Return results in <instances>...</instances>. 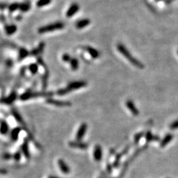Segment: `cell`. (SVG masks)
<instances>
[{"mask_svg":"<svg viewBox=\"0 0 178 178\" xmlns=\"http://www.w3.org/2000/svg\"><path fill=\"white\" fill-rule=\"evenodd\" d=\"M117 48H118L119 53L122 54L127 60H129V62L131 63V64H133V66L137 67L139 69L144 68V66H143L142 63L139 62L138 60H137L135 58L133 57L131 54L130 53L129 51L125 48L124 45L122 44H119L117 46Z\"/></svg>","mask_w":178,"mask_h":178,"instance_id":"1","label":"cell"},{"mask_svg":"<svg viewBox=\"0 0 178 178\" xmlns=\"http://www.w3.org/2000/svg\"><path fill=\"white\" fill-rule=\"evenodd\" d=\"M65 25L62 22H56L54 23H52L50 25H48L44 26V27H40L38 29V32L40 34L46 33V32H50L56 31V30H62L64 28Z\"/></svg>","mask_w":178,"mask_h":178,"instance_id":"2","label":"cell"},{"mask_svg":"<svg viewBox=\"0 0 178 178\" xmlns=\"http://www.w3.org/2000/svg\"><path fill=\"white\" fill-rule=\"evenodd\" d=\"M53 95V93L50 92H25L21 95L20 99L21 100H27L32 98H35L39 96L50 97Z\"/></svg>","mask_w":178,"mask_h":178,"instance_id":"3","label":"cell"},{"mask_svg":"<svg viewBox=\"0 0 178 178\" xmlns=\"http://www.w3.org/2000/svg\"><path fill=\"white\" fill-rule=\"evenodd\" d=\"M86 85H87V83H86V82L85 81H75L69 84L68 86H67L66 89L69 93L71 91L83 88Z\"/></svg>","mask_w":178,"mask_h":178,"instance_id":"4","label":"cell"},{"mask_svg":"<svg viewBox=\"0 0 178 178\" xmlns=\"http://www.w3.org/2000/svg\"><path fill=\"white\" fill-rule=\"evenodd\" d=\"M87 124L85 123H82L81 126L79 127V129H78L77 135H76V139L77 141H81L82 139L84 137V135H85L86 131H87Z\"/></svg>","mask_w":178,"mask_h":178,"instance_id":"5","label":"cell"},{"mask_svg":"<svg viewBox=\"0 0 178 178\" xmlns=\"http://www.w3.org/2000/svg\"><path fill=\"white\" fill-rule=\"evenodd\" d=\"M46 102L49 104H52V105H54L56 106H60V107H64V106H70L71 104L69 102H65V101H61L58 100H54L52 98L47 99Z\"/></svg>","mask_w":178,"mask_h":178,"instance_id":"6","label":"cell"},{"mask_svg":"<svg viewBox=\"0 0 178 178\" xmlns=\"http://www.w3.org/2000/svg\"><path fill=\"white\" fill-rule=\"evenodd\" d=\"M125 104H126L127 108L129 109V111L131 112V114H133V116H137L139 114V111L137 108L136 106L135 105V104L133 101L127 100Z\"/></svg>","mask_w":178,"mask_h":178,"instance_id":"7","label":"cell"},{"mask_svg":"<svg viewBox=\"0 0 178 178\" xmlns=\"http://www.w3.org/2000/svg\"><path fill=\"white\" fill-rule=\"evenodd\" d=\"M94 158L96 161H100L102 158V149L99 145H97L95 146L94 149Z\"/></svg>","mask_w":178,"mask_h":178,"instance_id":"8","label":"cell"},{"mask_svg":"<svg viewBox=\"0 0 178 178\" xmlns=\"http://www.w3.org/2000/svg\"><path fill=\"white\" fill-rule=\"evenodd\" d=\"M79 10V6L77 3H73L70 7H69V9L67 10L66 16L67 17H71L73 15L77 13L78 11Z\"/></svg>","mask_w":178,"mask_h":178,"instance_id":"9","label":"cell"},{"mask_svg":"<svg viewBox=\"0 0 178 178\" xmlns=\"http://www.w3.org/2000/svg\"><path fill=\"white\" fill-rule=\"evenodd\" d=\"M58 165H59L61 171L64 173H65V174H67V173L70 172V168H69L67 164L63 160H58Z\"/></svg>","mask_w":178,"mask_h":178,"instance_id":"10","label":"cell"},{"mask_svg":"<svg viewBox=\"0 0 178 178\" xmlns=\"http://www.w3.org/2000/svg\"><path fill=\"white\" fill-rule=\"evenodd\" d=\"M69 146L73 148L81 149H87L88 145L86 143H82L81 141H77V142H71L69 143Z\"/></svg>","mask_w":178,"mask_h":178,"instance_id":"11","label":"cell"},{"mask_svg":"<svg viewBox=\"0 0 178 178\" xmlns=\"http://www.w3.org/2000/svg\"><path fill=\"white\" fill-rule=\"evenodd\" d=\"M44 47H45V44H44V42H40V44H39L37 48H36L35 49L32 50L31 51V52H30V54L31 56H38L40 54L42 53V51L44 50Z\"/></svg>","mask_w":178,"mask_h":178,"instance_id":"12","label":"cell"},{"mask_svg":"<svg viewBox=\"0 0 178 178\" xmlns=\"http://www.w3.org/2000/svg\"><path fill=\"white\" fill-rule=\"evenodd\" d=\"M90 23V21L88 19H83L79 21H77L76 23V27L78 29H82L83 28L87 27Z\"/></svg>","mask_w":178,"mask_h":178,"instance_id":"13","label":"cell"},{"mask_svg":"<svg viewBox=\"0 0 178 178\" xmlns=\"http://www.w3.org/2000/svg\"><path fill=\"white\" fill-rule=\"evenodd\" d=\"M86 51H87L88 53L90 54V56L92 57L93 59H97V58H99L100 56V53L99 52L96 50L94 48L87 46L86 47Z\"/></svg>","mask_w":178,"mask_h":178,"instance_id":"14","label":"cell"},{"mask_svg":"<svg viewBox=\"0 0 178 178\" xmlns=\"http://www.w3.org/2000/svg\"><path fill=\"white\" fill-rule=\"evenodd\" d=\"M17 27L15 25H7L5 26V31L7 35H12L17 32Z\"/></svg>","mask_w":178,"mask_h":178,"instance_id":"15","label":"cell"},{"mask_svg":"<svg viewBox=\"0 0 178 178\" xmlns=\"http://www.w3.org/2000/svg\"><path fill=\"white\" fill-rule=\"evenodd\" d=\"M173 136L172 134H170V133L167 134L164 137V138L162 140L161 143H160V147H166L169 143L171 142V140L173 139Z\"/></svg>","mask_w":178,"mask_h":178,"instance_id":"16","label":"cell"},{"mask_svg":"<svg viewBox=\"0 0 178 178\" xmlns=\"http://www.w3.org/2000/svg\"><path fill=\"white\" fill-rule=\"evenodd\" d=\"M17 98V94L15 92H13L7 98H5L2 99L1 102H3L4 104H10L16 100Z\"/></svg>","mask_w":178,"mask_h":178,"instance_id":"17","label":"cell"},{"mask_svg":"<svg viewBox=\"0 0 178 178\" xmlns=\"http://www.w3.org/2000/svg\"><path fill=\"white\" fill-rule=\"evenodd\" d=\"M21 149H22L23 153V155H25V157L27 158H30V155L29 150V144H28L27 141H25V142L23 143L22 147H21Z\"/></svg>","mask_w":178,"mask_h":178,"instance_id":"18","label":"cell"},{"mask_svg":"<svg viewBox=\"0 0 178 178\" xmlns=\"http://www.w3.org/2000/svg\"><path fill=\"white\" fill-rule=\"evenodd\" d=\"M30 7H31L30 2L29 1H26L20 4V8H19V10H20L21 12H27L28 11L30 10Z\"/></svg>","mask_w":178,"mask_h":178,"instance_id":"19","label":"cell"},{"mask_svg":"<svg viewBox=\"0 0 178 178\" xmlns=\"http://www.w3.org/2000/svg\"><path fill=\"white\" fill-rule=\"evenodd\" d=\"M21 131V129L20 127H16L12 130L11 133V137L13 140L17 141L18 139L19 133H20Z\"/></svg>","mask_w":178,"mask_h":178,"instance_id":"20","label":"cell"},{"mask_svg":"<svg viewBox=\"0 0 178 178\" xmlns=\"http://www.w3.org/2000/svg\"><path fill=\"white\" fill-rule=\"evenodd\" d=\"M9 131V127L7 122H5V121H2L0 124V133L2 135H5Z\"/></svg>","mask_w":178,"mask_h":178,"instance_id":"21","label":"cell"},{"mask_svg":"<svg viewBox=\"0 0 178 178\" xmlns=\"http://www.w3.org/2000/svg\"><path fill=\"white\" fill-rule=\"evenodd\" d=\"M69 63L71 64V69L73 71L77 70L78 68H79V61H78L77 58H72Z\"/></svg>","mask_w":178,"mask_h":178,"instance_id":"22","label":"cell"},{"mask_svg":"<svg viewBox=\"0 0 178 178\" xmlns=\"http://www.w3.org/2000/svg\"><path fill=\"white\" fill-rule=\"evenodd\" d=\"M19 8H20V4L19 3H17V2L11 4L10 5L8 6V9L9 13L14 12L16 10L19 9Z\"/></svg>","mask_w":178,"mask_h":178,"instance_id":"23","label":"cell"},{"mask_svg":"<svg viewBox=\"0 0 178 178\" xmlns=\"http://www.w3.org/2000/svg\"><path fill=\"white\" fill-rule=\"evenodd\" d=\"M52 2V0H38L36 2V6L38 7H42L46 5H49Z\"/></svg>","mask_w":178,"mask_h":178,"instance_id":"24","label":"cell"},{"mask_svg":"<svg viewBox=\"0 0 178 178\" xmlns=\"http://www.w3.org/2000/svg\"><path fill=\"white\" fill-rule=\"evenodd\" d=\"M29 52L25 48H21L19 50V60H23L29 56Z\"/></svg>","mask_w":178,"mask_h":178,"instance_id":"25","label":"cell"},{"mask_svg":"<svg viewBox=\"0 0 178 178\" xmlns=\"http://www.w3.org/2000/svg\"><path fill=\"white\" fill-rule=\"evenodd\" d=\"M29 70L30 72H31L32 74H36V73L38 72V66L37 64H30L29 66Z\"/></svg>","mask_w":178,"mask_h":178,"instance_id":"26","label":"cell"},{"mask_svg":"<svg viewBox=\"0 0 178 178\" xmlns=\"http://www.w3.org/2000/svg\"><path fill=\"white\" fill-rule=\"evenodd\" d=\"M12 114H13V115L14 118H15V119H16L17 121H19V123H23V119H22V118H21V115L19 114V113L16 111V110H13Z\"/></svg>","mask_w":178,"mask_h":178,"instance_id":"27","label":"cell"},{"mask_svg":"<svg viewBox=\"0 0 178 178\" xmlns=\"http://www.w3.org/2000/svg\"><path fill=\"white\" fill-rule=\"evenodd\" d=\"M123 153L122 154H119V155H117L116 159H115V161L114 162V166L115 167V168H117V167L119 166V162H120V160H121V156H122Z\"/></svg>","mask_w":178,"mask_h":178,"instance_id":"28","label":"cell"},{"mask_svg":"<svg viewBox=\"0 0 178 178\" xmlns=\"http://www.w3.org/2000/svg\"><path fill=\"white\" fill-rule=\"evenodd\" d=\"M71 59H72V58L67 54H65L62 56V60L64 62H70Z\"/></svg>","mask_w":178,"mask_h":178,"instance_id":"29","label":"cell"},{"mask_svg":"<svg viewBox=\"0 0 178 178\" xmlns=\"http://www.w3.org/2000/svg\"><path fill=\"white\" fill-rule=\"evenodd\" d=\"M170 128L171 130H175L178 129V119L171 123L170 125Z\"/></svg>","mask_w":178,"mask_h":178,"instance_id":"30","label":"cell"},{"mask_svg":"<svg viewBox=\"0 0 178 178\" xmlns=\"http://www.w3.org/2000/svg\"><path fill=\"white\" fill-rule=\"evenodd\" d=\"M155 139V137H154L153 135V134H152L151 132H148V133H147V135H146V139H147V141H153V139Z\"/></svg>","mask_w":178,"mask_h":178,"instance_id":"31","label":"cell"},{"mask_svg":"<svg viewBox=\"0 0 178 178\" xmlns=\"http://www.w3.org/2000/svg\"><path fill=\"white\" fill-rule=\"evenodd\" d=\"M7 8H8V5L7 3L0 2V10H4Z\"/></svg>","mask_w":178,"mask_h":178,"instance_id":"32","label":"cell"},{"mask_svg":"<svg viewBox=\"0 0 178 178\" xmlns=\"http://www.w3.org/2000/svg\"><path fill=\"white\" fill-rule=\"evenodd\" d=\"M21 153H19V152H17V153H15L13 156L14 159L16 160V161H19V160L21 159Z\"/></svg>","mask_w":178,"mask_h":178,"instance_id":"33","label":"cell"},{"mask_svg":"<svg viewBox=\"0 0 178 178\" xmlns=\"http://www.w3.org/2000/svg\"><path fill=\"white\" fill-rule=\"evenodd\" d=\"M5 21H6V17L5 15L3 14L0 15V22L4 23V22H5Z\"/></svg>","mask_w":178,"mask_h":178,"instance_id":"34","label":"cell"},{"mask_svg":"<svg viewBox=\"0 0 178 178\" xmlns=\"http://www.w3.org/2000/svg\"><path fill=\"white\" fill-rule=\"evenodd\" d=\"M141 137H142V134L137 135L135 136V142L136 143H137L138 141H139L140 139L141 138Z\"/></svg>","mask_w":178,"mask_h":178,"instance_id":"35","label":"cell"},{"mask_svg":"<svg viewBox=\"0 0 178 178\" xmlns=\"http://www.w3.org/2000/svg\"><path fill=\"white\" fill-rule=\"evenodd\" d=\"M3 158H5V159H9L10 158H11V155H9V154H5V155L3 156Z\"/></svg>","mask_w":178,"mask_h":178,"instance_id":"36","label":"cell"},{"mask_svg":"<svg viewBox=\"0 0 178 178\" xmlns=\"http://www.w3.org/2000/svg\"><path fill=\"white\" fill-rule=\"evenodd\" d=\"M107 170L109 171V172L110 173L112 170V166H111V165H108V168H107Z\"/></svg>","mask_w":178,"mask_h":178,"instance_id":"37","label":"cell"},{"mask_svg":"<svg viewBox=\"0 0 178 178\" xmlns=\"http://www.w3.org/2000/svg\"><path fill=\"white\" fill-rule=\"evenodd\" d=\"M23 17H22V16H21V15H18V16L16 17V20L17 21H20V20H21V19Z\"/></svg>","mask_w":178,"mask_h":178,"instance_id":"38","label":"cell"},{"mask_svg":"<svg viewBox=\"0 0 178 178\" xmlns=\"http://www.w3.org/2000/svg\"><path fill=\"white\" fill-rule=\"evenodd\" d=\"M173 1H174V0H166V3L168 4V3H171V2Z\"/></svg>","mask_w":178,"mask_h":178,"instance_id":"39","label":"cell"},{"mask_svg":"<svg viewBox=\"0 0 178 178\" xmlns=\"http://www.w3.org/2000/svg\"><path fill=\"white\" fill-rule=\"evenodd\" d=\"M51 178H59V177H54V176H51Z\"/></svg>","mask_w":178,"mask_h":178,"instance_id":"40","label":"cell"},{"mask_svg":"<svg viewBox=\"0 0 178 178\" xmlns=\"http://www.w3.org/2000/svg\"><path fill=\"white\" fill-rule=\"evenodd\" d=\"M156 1H162V0H156Z\"/></svg>","mask_w":178,"mask_h":178,"instance_id":"41","label":"cell"},{"mask_svg":"<svg viewBox=\"0 0 178 178\" xmlns=\"http://www.w3.org/2000/svg\"><path fill=\"white\" fill-rule=\"evenodd\" d=\"M49 178H51V177H49Z\"/></svg>","mask_w":178,"mask_h":178,"instance_id":"42","label":"cell"},{"mask_svg":"<svg viewBox=\"0 0 178 178\" xmlns=\"http://www.w3.org/2000/svg\"><path fill=\"white\" fill-rule=\"evenodd\" d=\"M177 53H178V52H177Z\"/></svg>","mask_w":178,"mask_h":178,"instance_id":"43","label":"cell"}]
</instances>
